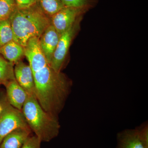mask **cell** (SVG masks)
Instances as JSON below:
<instances>
[{"instance_id":"1","label":"cell","mask_w":148,"mask_h":148,"mask_svg":"<svg viewBox=\"0 0 148 148\" xmlns=\"http://www.w3.org/2000/svg\"><path fill=\"white\" fill-rule=\"evenodd\" d=\"M33 73L37 101L46 112L58 116L70 93L71 83L48 64Z\"/></svg>"},{"instance_id":"2","label":"cell","mask_w":148,"mask_h":148,"mask_svg":"<svg viewBox=\"0 0 148 148\" xmlns=\"http://www.w3.org/2000/svg\"><path fill=\"white\" fill-rule=\"evenodd\" d=\"M9 19L13 40L24 47L30 39L40 38L51 24L50 18L37 3L26 8H16Z\"/></svg>"},{"instance_id":"3","label":"cell","mask_w":148,"mask_h":148,"mask_svg":"<svg viewBox=\"0 0 148 148\" xmlns=\"http://www.w3.org/2000/svg\"><path fill=\"white\" fill-rule=\"evenodd\" d=\"M21 112L29 128L41 142H49L58 136L60 129L58 118L46 112L34 96H28Z\"/></svg>"},{"instance_id":"4","label":"cell","mask_w":148,"mask_h":148,"mask_svg":"<svg viewBox=\"0 0 148 148\" xmlns=\"http://www.w3.org/2000/svg\"><path fill=\"white\" fill-rule=\"evenodd\" d=\"M2 103L3 109L0 114V144L12 131L19 128H29L21 111L10 105L7 99Z\"/></svg>"},{"instance_id":"5","label":"cell","mask_w":148,"mask_h":148,"mask_svg":"<svg viewBox=\"0 0 148 148\" xmlns=\"http://www.w3.org/2000/svg\"><path fill=\"white\" fill-rule=\"evenodd\" d=\"M116 140V148H148V123L119 132Z\"/></svg>"},{"instance_id":"6","label":"cell","mask_w":148,"mask_h":148,"mask_svg":"<svg viewBox=\"0 0 148 148\" xmlns=\"http://www.w3.org/2000/svg\"><path fill=\"white\" fill-rule=\"evenodd\" d=\"M80 17L73 25L60 36L49 66L55 71L60 73L69 51L72 40L79 28Z\"/></svg>"},{"instance_id":"7","label":"cell","mask_w":148,"mask_h":148,"mask_svg":"<svg viewBox=\"0 0 148 148\" xmlns=\"http://www.w3.org/2000/svg\"><path fill=\"white\" fill-rule=\"evenodd\" d=\"M88 9L64 7L51 17V24L61 36L71 27Z\"/></svg>"},{"instance_id":"8","label":"cell","mask_w":148,"mask_h":148,"mask_svg":"<svg viewBox=\"0 0 148 148\" xmlns=\"http://www.w3.org/2000/svg\"><path fill=\"white\" fill-rule=\"evenodd\" d=\"M39 39V37L32 38L24 47V55L27 57L33 73L48 64L40 47Z\"/></svg>"},{"instance_id":"9","label":"cell","mask_w":148,"mask_h":148,"mask_svg":"<svg viewBox=\"0 0 148 148\" xmlns=\"http://www.w3.org/2000/svg\"><path fill=\"white\" fill-rule=\"evenodd\" d=\"M14 73L16 82L28 95L36 97L34 75L30 66L19 61L14 66Z\"/></svg>"},{"instance_id":"10","label":"cell","mask_w":148,"mask_h":148,"mask_svg":"<svg viewBox=\"0 0 148 148\" xmlns=\"http://www.w3.org/2000/svg\"><path fill=\"white\" fill-rule=\"evenodd\" d=\"M60 36L51 24L40 37V47L49 65L57 47Z\"/></svg>"},{"instance_id":"11","label":"cell","mask_w":148,"mask_h":148,"mask_svg":"<svg viewBox=\"0 0 148 148\" xmlns=\"http://www.w3.org/2000/svg\"><path fill=\"white\" fill-rule=\"evenodd\" d=\"M5 86L8 103L15 108L21 111L29 95L15 79L8 82Z\"/></svg>"},{"instance_id":"12","label":"cell","mask_w":148,"mask_h":148,"mask_svg":"<svg viewBox=\"0 0 148 148\" xmlns=\"http://www.w3.org/2000/svg\"><path fill=\"white\" fill-rule=\"evenodd\" d=\"M29 128H19L5 136L0 144V148H21L31 132Z\"/></svg>"},{"instance_id":"13","label":"cell","mask_w":148,"mask_h":148,"mask_svg":"<svg viewBox=\"0 0 148 148\" xmlns=\"http://www.w3.org/2000/svg\"><path fill=\"white\" fill-rule=\"evenodd\" d=\"M0 53L7 61L16 64L24 55V47L12 40L0 47Z\"/></svg>"},{"instance_id":"14","label":"cell","mask_w":148,"mask_h":148,"mask_svg":"<svg viewBox=\"0 0 148 148\" xmlns=\"http://www.w3.org/2000/svg\"><path fill=\"white\" fill-rule=\"evenodd\" d=\"M15 79L13 63L7 61L0 56V85H5Z\"/></svg>"},{"instance_id":"15","label":"cell","mask_w":148,"mask_h":148,"mask_svg":"<svg viewBox=\"0 0 148 148\" xmlns=\"http://www.w3.org/2000/svg\"><path fill=\"white\" fill-rule=\"evenodd\" d=\"M40 7L44 13L51 17L65 7L60 0H38Z\"/></svg>"},{"instance_id":"16","label":"cell","mask_w":148,"mask_h":148,"mask_svg":"<svg viewBox=\"0 0 148 148\" xmlns=\"http://www.w3.org/2000/svg\"><path fill=\"white\" fill-rule=\"evenodd\" d=\"M12 40L13 32L10 19L0 21V47Z\"/></svg>"},{"instance_id":"17","label":"cell","mask_w":148,"mask_h":148,"mask_svg":"<svg viewBox=\"0 0 148 148\" xmlns=\"http://www.w3.org/2000/svg\"><path fill=\"white\" fill-rule=\"evenodd\" d=\"M16 8L15 0H0V21L9 19Z\"/></svg>"},{"instance_id":"18","label":"cell","mask_w":148,"mask_h":148,"mask_svg":"<svg viewBox=\"0 0 148 148\" xmlns=\"http://www.w3.org/2000/svg\"><path fill=\"white\" fill-rule=\"evenodd\" d=\"M65 6L89 9L94 0H60Z\"/></svg>"},{"instance_id":"19","label":"cell","mask_w":148,"mask_h":148,"mask_svg":"<svg viewBox=\"0 0 148 148\" xmlns=\"http://www.w3.org/2000/svg\"><path fill=\"white\" fill-rule=\"evenodd\" d=\"M41 141L35 136H29L21 148H40Z\"/></svg>"},{"instance_id":"20","label":"cell","mask_w":148,"mask_h":148,"mask_svg":"<svg viewBox=\"0 0 148 148\" xmlns=\"http://www.w3.org/2000/svg\"><path fill=\"white\" fill-rule=\"evenodd\" d=\"M15 1L17 7L19 8L29 7L38 2V0H15Z\"/></svg>"},{"instance_id":"21","label":"cell","mask_w":148,"mask_h":148,"mask_svg":"<svg viewBox=\"0 0 148 148\" xmlns=\"http://www.w3.org/2000/svg\"><path fill=\"white\" fill-rule=\"evenodd\" d=\"M3 109V106L2 103H0V114L2 112Z\"/></svg>"}]
</instances>
